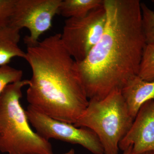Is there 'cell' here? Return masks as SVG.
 Returning <instances> with one entry per match:
<instances>
[{
  "instance_id": "obj_1",
  "label": "cell",
  "mask_w": 154,
  "mask_h": 154,
  "mask_svg": "<svg viewBox=\"0 0 154 154\" xmlns=\"http://www.w3.org/2000/svg\"><path fill=\"white\" fill-rule=\"evenodd\" d=\"M107 20L101 38L77 62L89 100L104 99L137 75L146 42L139 0H104Z\"/></svg>"
},
{
  "instance_id": "obj_2",
  "label": "cell",
  "mask_w": 154,
  "mask_h": 154,
  "mask_svg": "<svg viewBox=\"0 0 154 154\" xmlns=\"http://www.w3.org/2000/svg\"><path fill=\"white\" fill-rule=\"evenodd\" d=\"M25 60L32 71L26 93L30 106L49 117L74 124L89 100L76 62L56 33L27 46Z\"/></svg>"
},
{
  "instance_id": "obj_3",
  "label": "cell",
  "mask_w": 154,
  "mask_h": 154,
  "mask_svg": "<svg viewBox=\"0 0 154 154\" xmlns=\"http://www.w3.org/2000/svg\"><path fill=\"white\" fill-rule=\"evenodd\" d=\"M29 80L8 85L0 96V151L8 154H54L52 145L30 127L21 104Z\"/></svg>"
},
{
  "instance_id": "obj_4",
  "label": "cell",
  "mask_w": 154,
  "mask_h": 154,
  "mask_svg": "<svg viewBox=\"0 0 154 154\" xmlns=\"http://www.w3.org/2000/svg\"><path fill=\"white\" fill-rule=\"evenodd\" d=\"M134 119L121 90H115L104 99L89 100L88 107L74 125L93 131L99 138L104 154H118L119 143Z\"/></svg>"
},
{
  "instance_id": "obj_5",
  "label": "cell",
  "mask_w": 154,
  "mask_h": 154,
  "mask_svg": "<svg viewBox=\"0 0 154 154\" xmlns=\"http://www.w3.org/2000/svg\"><path fill=\"white\" fill-rule=\"evenodd\" d=\"M107 20L104 5L86 17L66 20L61 34L64 46L76 62L84 60L101 38Z\"/></svg>"
},
{
  "instance_id": "obj_6",
  "label": "cell",
  "mask_w": 154,
  "mask_h": 154,
  "mask_svg": "<svg viewBox=\"0 0 154 154\" xmlns=\"http://www.w3.org/2000/svg\"><path fill=\"white\" fill-rule=\"evenodd\" d=\"M62 0H16L9 25L21 30L25 28L29 35L25 36L27 46H34L39 37L52 27L58 14Z\"/></svg>"
},
{
  "instance_id": "obj_7",
  "label": "cell",
  "mask_w": 154,
  "mask_h": 154,
  "mask_svg": "<svg viewBox=\"0 0 154 154\" xmlns=\"http://www.w3.org/2000/svg\"><path fill=\"white\" fill-rule=\"evenodd\" d=\"M26 113L29 122L42 137L78 144L94 154H104L99 138L91 130L56 120L28 105Z\"/></svg>"
},
{
  "instance_id": "obj_8",
  "label": "cell",
  "mask_w": 154,
  "mask_h": 154,
  "mask_svg": "<svg viewBox=\"0 0 154 154\" xmlns=\"http://www.w3.org/2000/svg\"><path fill=\"white\" fill-rule=\"evenodd\" d=\"M131 145L132 154L154 151V100L148 101L141 107L119 147L123 151Z\"/></svg>"
},
{
  "instance_id": "obj_9",
  "label": "cell",
  "mask_w": 154,
  "mask_h": 154,
  "mask_svg": "<svg viewBox=\"0 0 154 154\" xmlns=\"http://www.w3.org/2000/svg\"><path fill=\"white\" fill-rule=\"evenodd\" d=\"M121 92L130 114L135 119L144 103L154 100V81L148 82L135 76L125 84Z\"/></svg>"
},
{
  "instance_id": "obj_10",
  "label": "cell",
  "mask_w": 154,
  "mask_h": 154,
  "mask_svg": "<svg viewBox=\"0 0 154 154\" xmlns=\"http://www.w3.org/2000/svg\"><path fill=\"white\" fill-rule=\"evenodd\" d=\"M20 31L10 25L0 27V66L8 65L14 58L25 59V52L19 46Z\"/></svg>"
},
{
  "instance_id": "obj_11",
  "label": "cell",
  "mask_w": 154,
  "mask_h": 154,
  "mask_svg": "<svg viewBox=\"0 0 154 154\" xmlns=\"http://www.w3.org/2000/svg\"><path fill=\"white\" fill-rule=\"evenodd\" d=\"M104 2V0H62L58 14L67 19L83 18Z\"/></svg>"
},
{
  "instance_id": "obj_12",
  "label": "cell",
  "mask_w": 154,
  "mask_h": 154,
  "mask_svg": "<svg viewBox=\"0 0 154 154\" xmlns=\"http://www.w3.org/2000/svg\"><path fill=\"white\" fill-rule=\"evenodd\" d=\"M137 75L145 81H154V44H146Z\"/></svg>"
},
{
  "instance_id": "obj_13",
  "label": "cell",
  "mask_w": 154,
  "mask_h": 154,
  "mask_svg": "<svg viewBox=\"0 0 154 154\" xmlns=\"http://www.w3.org/2000/svg\"><path fill=\"white\" fill-rule=\"evenodd\" d=\"M142 23L146 44H154V11L141 2Z\"/></svg>"
},
{
  "instance_id": "obj_14",
  "label": "cell",
  "mask_w": 154,
  "mask_h": 154,
  "mask_svg": "<svg viewBox=\"0 0 154 154\" xmlns=\"http://www.w3.org/2000/svg\"><path fill=\"white\" fill-rule=\"evenodd\" d=\"M23 72L10 66H0V96L8 85L22 80Z\"/></svg>"
},
{
  "instance_id": "obj_15",
  "label": "cell",
  "mask_w": 154,
  "mask_h": 154,
  "mask_svg": "<svg viewBox=\"0 0 154 154\" xmlns=\"http://www.w3.org/2000/svg\"><path fill=\"white\" fill-rule=\"evenodd\" d=\"M16 0H0V27L8 26Z\"/></svg>"
},
{
  "instance_id": "obj_16",
  "label": "cell",
  "mask_w": 154,
  "mask_h": 154,
  "mask_svg": "<svg viewBox=\"0 0 154 154\" xmlns=\"http://www.w3.org/2000/svg\"><path fill=\"white\" fill-rule=\"evenodd\" d=\"M132 145H131L123 151V154H132Z\"/></svg>"
},
{
  "instance_id": "obj_17",
  "label": "cell",
  "mask_w": 154,
  "mask_h": 154,
  "mask_svg": "<svg viewBox=\"0 0 154 154\" xmlns=\"http://www.w3.org/2000/svg\"><path fill=\"white\" fill-rule=\"evenodd\" d=\"M63 154H76L75 152V150L74 149H72L70 150L68 152H67L65 153H64Z\"/></svg>"
},
{
  "instance_id": "obj_18",
  "label": "cell",
  "mask_w": 154,
  "mask_h": 154,
  "mask_svg": "<svg viewBox=\"0 0 154 154\" xmlns=\"http://www.w3.org/2000/svg\"><path fill=\"white\" fill-rule=\"evenodd\" d=\"M139 154H154V151H149L144 152Z\"/></svg>"
},
{
  "instance_id": "obj_19",
  "label": "cell",
  "mask_w": 154,
  "mask_h": 154,
  "mask_svg": "<svg viewBox=\"0 0 154 154\" xmlns=\"http://www.w3.org/2000/svg\"><path fill=\"white\" fill-rule=\"evenodd\" d=\"M152 2L153 3H154V0H153V1H152Z\"/></svg>"
}]
</instances>
